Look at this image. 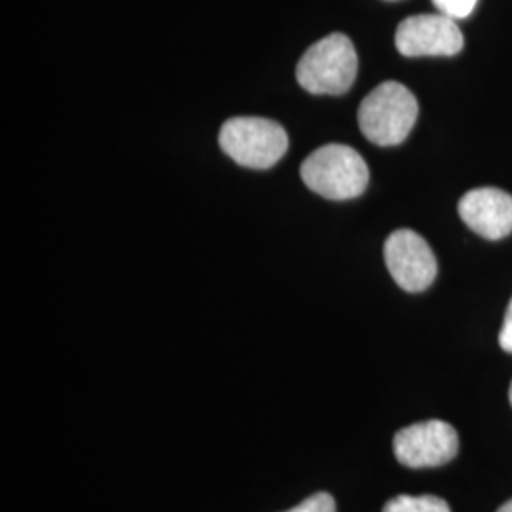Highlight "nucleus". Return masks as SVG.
<instances>
[{
    "label": "nucleus",
    "mask_w": 512,
    "mask_h": 512,
    "mask_svg": "<svg viewBox=\"0 0 512 512\" xmlns=\"http://www.w3.org/2000/svg\"><path fill=\"white\" fill-rule=\"evenodd\" d=\"M420 114L418 99L401 82H382L366 95L357 112L359 128L378 147L401 145Z\"/></svg>",
    "instance_id": "obj_1"
},
{
    "label": "nucleus",
    "mask_w": 512,
    "mask_h": 512,
    "mask_svg": "<svg viewBox=\"0 0 512 512\" xmlns=\"http://www.w3.org/2000/svg\"><path fill=\"white\" fill-rule=\"evenodd\" d=\"M300 175L311 192L332 202L361 196L370 181V171L363 156L355 148L338 143L311 152L300 167Z\"/></svg>",
    "instance_id": "obj_2"
},
{
    "label": "nucleus",
    "mask_w": 512,
    "mask_h": 512,
    "mask_svg": "<svg viewBox=\"0 0 512 512\" xmlns=\"http://www.w3.org/2000/svg\"><path fill=\"white\" fill-rule=\"evenodd\" d=\"M357 73V50L342 33L315 42L296 65L298 84L313 95H344L351 90Z\"/></svg>",
    "instance_id": "obj_3"
},
{
    "label": "nucleus",
    "mask_w": 512,
    "mask_h": 512,
    "mask_svg": "<svg viewBox=\"0 0 512 512\" xmlns=\"http://www.w3.org/2000/svg\"><path fill=\"white\" fill-rule=\"evenodd\" d=\"M219 143L236 164L249 169H270L287 154L289 135L274 120L236 116L220 128Z\"/></svg>",
    "instance_id": "obj_4"
},
{
    "label": "nucleus",
    "mask_w": 512,
    "mask_h": 512,
    "mask_svg": "<svg viewBox=\"0 0 512 512\" xmlns=\"http://www.w3.org/2000/svg\"><path fill=\"white\" fill-rule=\"evenodd\" d=\"M384 258L395 283L406 293H423L437 279V258L414 230H395L385 239Z\"/></svg>",
    "instance_id": "obj_5"
},
{
    "label": "nucleus",
    "mask_w": 512,
    "mask_h": 512,
    "mask_svg": "<svg viewBox=\"0 0 512 512\" xmlns=\"http://www.w3.org/2000/svg\"><path fill=\"white\" fill-rule=\"evenodd\" d=\"M393 450L404 467H440L458 456V433L446 421H420L395 435Z\"/></svg>",
    "instance_id": "obj_6"
},
{
    "label": "nucleus",
    "mask_w": 512,
    "mask_h": 512,
    "mask_svg": "<svg viewBox=\"0 0 512 512\" xmlns=\"http://www.w3.org/2000/svg\"><path fill=\"white\" fill-rule=\"evenodd\" d=\"M463 44L456 19L440 12L403 19L395 33V46L404 57H450L459 54Z\"/></svg>",
    "instance_id": "obj_7"
},
{
    "label": "nucleus",
    "mask_w": 512,
    "mask_h": 512,
    "mask_svg": "<svg viewBox=\"0 0 512 512\" xmlns=\"http://www.w3.org/2000/svg\"><path fill=\"white\" fill-rule=\"evenodd\" d=\"M459 217L482 238L503 239L512 232V196L501 188H475L459 200Z\"/></svg>",
    "instance_id": "obj_8"
},
{
    "label": "nucleus",
    "mask_w": 512,
    "mask_h": 512,
    "mask_svg": "<svg viewBox=\"0 0 512 512\" xmlns=\"http://www.w3.org/2000/svg\"><path fill=\"white\" fill-rule=\"evenodd\" d=\"M384 512H452L437 495H397L385 503Z\"/></svg>",
    "instance_id": "obj_9"
},
{
    "label": "nucleus",
    "mask_w": 512,
    "mask_h": 512,
    "mask_svg": "<svg viewBox=\"0 0 512 512\" xmlns=\"http://www.w3.org/2000/svg\"><path fill=\"white\" fill-rule=\"evenodd\" d=\"M478 0H433V4L439 8L440 14L450 16L452 19L469 18L475 10Z\"/></svg>",
    "instance_id": "obj_10"
},
{
    "label": "nucleus",
    "mask_w": 512,
    "mask_h": 512,
    "mask_svg": "<svg viewBox=\"0 0 512 512\" xmlns=\"http://www.w3.org/2000/svg\"><path fill=\"white\" fill-rule=\"evenodd\" d=\"M285 512H336V501L327 492H319L304 499L300 505Z\"/></svg>",
    "instance_id": "obj_11"
},
{
    "label": "nucleus",
    "mask_w": 512,
    "mask_h": 512,
    "mask_svg": "<svg viewBox=\"0 0 512 512\" xmlns=\"http://www.w3.org/2000/svg\"><path fill=\"white\" fill-rule=\"evenodd\" d=\"M499 346L503 351L512 353V298L505 311V319H503V327L499 332Z\"/></svg>",
    "instance_id": "obj_12"
},
{
    "label": "nucleus",
    "mask_w": 512,
    "mask_h": 512,
    "mask_svg": "<svg viewBox=\"0 0 512 512\" xmlns=\"http://www.w3.org/2000/svg\"><path fill=\"white\" fill-rule=\"evenodd\" d=\"M497 512H512V499L511 501H507L503 507H499V511Z\"/></svg>",
    "instance_id": "obj_13"
},
{
    "label": "nucleus",
    "mask_w": 512,
    "mask_h": 512,
    "mask_svg": "<svg viewBox=\"0 0 512 512\" xmlns=\"http://www.w3.org/2000/svg\"><path fill=\"white\" fill-rule=\"evenodd\" d=\"M509 401H511V404H512V384H511V389H509Z\"/></svg>",
    "instance_id": "obj_14"
},
{
    "label": "nucleus",
    "mask_w": 512,
    "mask_h": 512,
    "mask_svg": "<svg viewBox=\"0 0 512 512\" xmlns=\"http://www.w3.org/2000/svg\"><path fill=\"white\" fill-rule=\"evenodd\" d=\"M391 2H393V0H391Z\"/></svg>",
    "instance_id": "obj_15"
}]
</instances>
